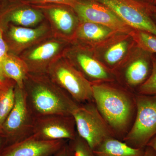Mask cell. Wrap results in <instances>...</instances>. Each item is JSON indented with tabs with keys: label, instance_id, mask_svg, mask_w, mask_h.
Segmentation results:
<instances>
[{
	"label": "cell",
	"instance_id": "11",
	"mask_svg": "<svg viewBox=\"0 0 156 156\" xmlns=\"http://www.w3.org/2000/svg\"><path fill=\"white\" fill-rule=\"evenodd\" d=\"M136 46L131 34L118 33L92 49L98 59L115 73L127 61Z\"/></svg>",
	"mask_w": 156,
	"mask_h": 156
},
{
	"label": "cell",
	"instance_id": "7",
	"mask_svg": "<svg viewBox=\"0 0 156 156\" xmlns=\"http://www.w3.org/2000/svg\"><path fill=\"white\" fill-rule=\"evenodd\" d=\"M71 43L53 35L28 48L19 56L27 66L29 73L47 74L51 65L63 56Z\"/></svg>",
	"mask_w": 156,
	"mask_h": 156
},
{
	"label": "cell",
	"instance_id": "6",
	"mask_svg": "<svg viewBox=\"0 0 156 156\" xmlns=\"http://www.w3.org/2000/svg\"><path fill=\"white\" fill-rule=\"evenodd\" d=\"M15 103L13 108L0 126V134L8 146L32 135L34 118L30 112L23 88L16 85Z\"/></svg>",
	"mask_w": 156,
	"mask_h": 156
},
{
	"label": "cell",
	"instance_id": "17",
	"mask_svg": "<svg viewBox=\"0 0 156 156\" xmlns=\"http://www.w3.org/2000/svg\"><path fill=\"white\" fill-rule=\"evenodd\" d=\"M152 53L136 46L124 63L123 78L130 88H139L150 76L152 69Z\"/></svg>",
	"mask_w": 156,
	"mask_h": 156
},
{
	"label": "cell",
	"instance_id": "1",
	"mask_svg": "<svg viewBox=\"0 0 156 156\" xmlns=\"http://www.w3.org/2000/svg\"><path fill=\"white\" fill-rule=\"evenodd\" d=\"M23 89L27 105L34 118L49 115H72L79 105L48 74L28 73Z\"/></svg>",
	"mask_w": 156,
	"mask_h": 156
},
{
	"label": "cell",
	"instance_id": "3",
	"mask_svg": "<svg viewBox=\"0 0 156 156\" xmlns=\"http://www.w3.org/2000/svg\"><path fill=\"white\" fill-rule=\"evenodd\" d=\"M136 113L123 141L132 147L145 148L156 135V95L134 96Z\"/></svg>",
	"mask_w": 156,
	"mask_h": 156
},
{
	"label": "cell",
	"instance_id": "4",
	"mask_svg": "<svg viewBox=\"0 0 156 156\" xmlns=\"http://www.w3.org/2000/svg\"><path fill=\"white\" fill-rule=\"evenodd\" d=\"M47 74L78 104L93 100L92 83L62 56L49 68Z\"/></svg>",
	"mask_w": 156,
	"mask_h": 156
},
{
	"label": "cell",
	"instance_id": "31",
	"mask_svg": "<svg viewBox=\"0 0 156 156\" xmlns=\"http://www.w3.org/2000/svg\"><path fill=\"white\" fill-rule=\"evenodd\" d=\"M6 145L7 144L5 140L0 134V152Z\"/></svg>",
	"mask_w": 156,
	"mask_h": 156
},
{
	"label": "cell",
	"instance_id": "19",
	"mask_svg": "<svg viewBox=\"0 0 156 156\" xmlns=\"http://www.w3.org/2000/svg\"><path fill=\"white\" fill-rule=\"evenodd\" d=\"M145 148L132 147L111 136L104 140L93 151L97 156H144Z\"/></svg>",
	"mask_w": 156,
	"mask_h": 156
},
{
	"label": "cell",
	"instance_id": "14",
	"mask_svg": "<svg viewBox=\"0 0 156 156\" xmlns=\"http://www.w3.org/2000/svg\"><path fill=\"white\" fill-rule=\"evenodd\" d=\"M48 20L53 36L72 42L80 24V20L69 6L61 5L39 6Z\"/></svg>",
	"mask_w": 156,
	"mask_h": 156
},
{
	"label": "cell",
	"instance_id": "34",
	"mask_svg": "<svg viewBox=\"0 0 156 156\" xmlns=\"http://www.w3.org/2000/svg\"><path fill=\"white\" fill-rule=\"evenodd\" d=\"M137 1H140V2H147V0H137Z\"/></svg>",
	"mask_w": 156,
	"mask_h": 156
},
{
	"label": "cell",
	"instance_id": "29",
	"mask_svg": "<svg viewBox=\"0 0 156 156\" xmlns=\"http://www.w3.org/2000/svg\"><path fill=\"white\" fill-rule=\"evenodd\" d=\"M147 146L149 147L153 150L156 156V135L151 140Z\"/></svg>",
	"mask_w": 156,
	"mask_h": 156
},
{
	"label": "cell",
	"instance_id": "22",
	"mask_svg": "<svg viewBox=\"0 0 156 156\" xmlns=\"http://www.w3.org/2000/svg\"><path fill=\"white\" fill-rule=\"evenodd\" d=\"M137 47L156 54V36L144 31L133 29L131 33Z\"/></svg>",
	"mask_w": 156,
	"mask_h": 156
},
{
	"label": "cell",
	"instance_id": "10",
	"mask_svg": "<svg viewBox=\"0 0 156 156\" xmlns=\"http://www.w3.org/2000/svg\"><path fill=\"white\" fill-rule=\"evenodd\" d=\"M70 7L80 22L98 23L120 33L130 34L133 30L108 7L95 0H80Z\"/></svg>",
	"mask_w": 156,
	"mask_h": 156
},
{
	"label": "cell",
	"instance_id": "20",
	"mask_svg": "<svg viewBox=\"0 0 156 156\" xmlns=\"http://www.w3.org/2000/svg\"><path fill=\"white\" fill-rule=\"evenodd\" d=\"M2 72L4 79L13 80L20 88H23L24 81L29 73L27 66L22 58L9 53L3 62Z\"/></svg>",
	"mask_w": 156,
	"mask_h": 156
},
{
	"label": "cell",
	"instance_id": "23",
	"mask_svg": "<svg viewBox=\"0 0 156 156\" xmlns=\"http://www.w3.org/2000/svg\"><path fill=\"white\" fill-rule=\"evenodd\" d=\"M138 94L156 95V54H153L152 69L147 80L137 89Z\"/></svg>",
	"mask_w": 156,
	"mask_h": 156
},
{
	"label": "cell",
	"instance_id": "27",
	"mask_svg": "<svg viewBox=\"0 0 156 156\" xmlns=\"http://www.w3.org/2000/svg\"><path fill=\"white\" fill-rule=\"evenodd\" d=\"M54 156H73L69 144L66 143Z\"/></svg>",
	"mask_w": 156,
	"mask_h": 156
},
{
	"label": "cell",
	"instance_id": "2",
	"mask_svg": "<svg viewBox=\"0 0 156 156\" xmlns=\"http://www.w3.org/2000/svg\"><path fill=\"white\" fill-rule=\"evenodd\" d=\"M111 82L92 83L93 100L115 136L122 139L130 130L136 113L134 96Z\"/></svg>",
	"mask_w": 156,
	"mask_h": 156
},
{
	"label": "cell",
	"instance_id": "28",
	"mask_svg": "<svg viewBox=\"0 0 156 156\" xmlns=\"http://www.w3.org/2000/svg\"><path fill=\"white\" fill-rule=\"evenodd\" d=\"M148 8L151 16L156 24V6L153 5L148 3Z\"/></svg>",
	"mask_w": 156,
	"mask_h": 156
},
{
	"label": "cell",
	"instance_id": "33",
	"mask_svg": "<svg viewBox=\"0 0 156 156\" xmlns=\"http://www.w3.org/2000/svg\"><path fill=\"white\" fill-rule=\"evenodd\" d=\"M21 0H3V2H18Z\"/></svg>",
	"mask_w": 156,
	"mask_h": 156
},
{
	"label": "cell",
	"instance_id": "24",
	"mask_svg": "<svg viewBox=\"0 0 156 156\" xmlns=\"http://www.w3.org/2000/svg\"><path fill=\"white\" fill-rule=\"evenodd\" d=\"M69 144L73 156H97L87 143L78 134L74 139L69 140Z\"/></svg>",
	"mask_w": 156,
	"mask_h": 156
},
{
	"label": "cell",
	"instance_id": "16",
	"mask_svg": "<svg viewBox=\"0 0 156 156\" xmlns=\"http://www.w3.org/2000/svg\"><path fill=\"white\" fill-rule=\"evenodd\" d=\"M66 143L65 140H43L32 135L6 146L0 156H54Z\"/></svg>",
	"mask_w": 156,
	"mask_h": 156
},
{
	"label": "cell",
	"instance_id": "32",
	"mask_svg": "<svg viewBox=\"0 0 156 156\" xmlns=\"http://www.w3.org/2000/svg\"><path fill=\"white\" fill-rule=\"evenodd\" d=\"M147 2L151 5L156 6V0H147Z\"/></svg>",
	"mask_w": 156,
	"mask_h": 156
},
{
	"label": "cell",
	"instance_id": "25",
	"mask_svg": "<svg viewBox=\"0 0 156 156\" xmlns=\"http://www.w3.org/2000/svg\"><path fill=\"white\" fill-rule=\"evenodd\" d=\"M9 53V48L3 37V29L0 26V81L5 79L2 72V67L3 62Z\"/></svg>",
	"mask_w": 156,
	"mask_h": 156
},
{
	"label": "cell",
	"instance_id": "13",
	"mask_svg": "<svg viewBox=\"0 0 156 156\" xmlns=\"http://www.w3.org/2000/svg\"><path fill=\"white\" fill-rule=\"evenodd\" d=\"M32 135L43 140L69 141L77 133L72 115H53L34 118Z\"/></svg>",
	"mask_w": 156,
	"mask_h": 156
},
{
	"label": "cell",
	"instance_id": "18",
	"mask_svg": "<svg viewBox=\"0 0 156 156\" xmlns=\"http://www.w3.org/2000/svg\"><path fill=\"white\" fill-rule=\"evenodd\" d=\"M118 33L108 27L98 23L80 22L72 42L94 48Z\"/></svg>",
	"mask_w": 156,
	"mask_h": 156
},
{
	"label": "cell",
	"instance_id": "5",
	"mask_svg": "<svg viewBox=\"0 0 156 156\" xmlns=\"http://www.w3.org/2000/svg\"><path fill=\"white\" fill-rule=\"evenodd\" d=\"M72 115L78 135L93 151L108 137H115L95 103L92 101L78 105Z\"/></svg>",
	"mask_w": 156,
	"mask_h": 156
},
{
	"label": "cell",
	"instance_id": "15",
	"mask_svg": "<svg viewBox=\"0 0 156 156\" xmlns=\"http://www.w3.org/2000/svg\"><path fill=\"white\" fill-rule=\"evenodd\" d=\"M44 14L39 8L23 6L18 2H5L0 5V26L2 28L9 24L33 27L44 22Z\"/></svg>",
	"mask_w": 156,
	"mask_h": 156
},
{
	"label": "cell",
	"instance_id": "21",
	"mask_svg": "<svg viewBox=\"0 0 156 156\" xmlns=\"http://www.w3.org/2000/svg\"><path fill=\"white\" fill-rule=\"evenodd\" d=\"M16 86L15 82L10 79L0 81V126L14 106Z\"/></svg>",
	"mask_w": 156,
	"mask_h": 156
},
{
	"label": "cell",
	"instance_id": "8",
	"mask_svg": "<svg viewBox=\"0 0 156 156\" xmlns=\"http://www.w3.org/2000/svg\"><path fill=\"white\" fill-rule=\"evenodd\" d=\"M63 56L92 83L115 80L114 73L98 59L90 47L71 42Z\"/></svg>",
	"mask_w": 156,
	"mask_h": 156
},
{
	"label": "cell",
	"instance_id": "35",
	"mask_svg": "<svg viewBox=\"0 0 156 156\" xmlns=\"http://www.w3.org/2000/svg\"><path fill=\"white\" fill-rule=\"evenodd\" d=\"M3 0H0V4H1V3L2 2H3Z\"/></svg>",
	"mask_w": 156,
	"mask_h": 156
},
{
	"label": "cell",
	"instance_id": "12",
	"mask_svg": "<svg viewBox=\"0 0 156 156\" xmlns=\"http://www.w3.org/2000/svg\"><path fill=\"white\" fill-rule=\"evenodd\" d=\"M9 53L19 56L34 45L53 35L48 22L33 27L9 24L3 28Z\"/></svg>",
	"mask_w": 156,
	"mask_h": 156
},
{
	"label": "cell",
	"instance_id": "26",
	"mask_svg": "<svg viewBox=\"0 0 156 156\" xmlns=\"http://www.w3.org/2000/svg\"><path fill=\"white\" fill-rule=\"evenodd\" d=\"M30 2L35 4H53L54 5H65L71 6L74 3L80 0H28Z\"/></svg>",
	"mask_w": 156,
	"mask_h": 156
},
{
	"label": "cell",
	"instance_id": "9",
	"mask_svg": "<svg viewBox=\"0 0 156 156\" xmlns=\"http://www.w3.org/2000/svg\"><path fill=\"white\" fill-rule=\"evenodd\" d=\"M105 5L132 29L144 31L156 36V24L148 3L137 0H95Z\"/></svg>",
	"mask_w": 156,
	"mask_h": 156
},
{
	"label": "cell",
	"instance_id": "30",
	"mask_svg": "<svg viewBox=\"0 0 156 156\" xmlns=\"http://www.w3.org/2000/svg\"><path fill=\"white\" fill-rule=\"evenodd\" d=\"M144 156H156L153 150L148 146H147L145 148Z\"/></svg>",
	"mask_w": 156,
	"mask_h": 156
}]
</instances>
